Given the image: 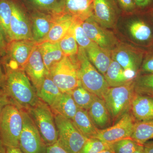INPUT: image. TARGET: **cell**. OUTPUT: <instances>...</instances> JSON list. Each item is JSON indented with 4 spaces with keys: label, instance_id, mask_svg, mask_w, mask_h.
I'll list each match as a JSON object with an SVG mask.
<instances>
[{
    "label": "cell",
    "instance_id": "cell-1",
    "mask_svg": "<svg viewBox=\"0 0 153 153\" xmlns=\"http://www.w3.org/2000/svg\"><path fill=\"white\" fill-rule=\"evenodd\" d=\"M4 67L5 79L1 90L10 103L26 110L34 106L39 98L24 69Z\"/></svg>",
    "mask_w": 153,
    "mask_h": 153
},
{
    "label": "cell",
    "instance_id": "cell-2",
    "mask_svg": "<svg viewBox=\"0 0 153 153\" xmlns=\"http://www.w3.org/2000/svg\"><path fill=\"white\" fill-rule=\"evenodd\" d=\"M75 57L81 85L91 93L103 99L109 88L104 76L90 62L83 48L79 47Z\"/></svg>",
    "mask_w": 153,
    "mask_h": 153
},
{
    "label": "cell",
    "instance_id": "cell-3",
    "mask_svg": "<svg viewBox=\"0 0 153 153\" xmlns=\"http://www.w3.org/2000/svg\"><path fill=\"white\" fill-rule=\"evenodd\" d=\"M23 123L22 109L12 103L4 107L0 117V137L6 147H19Z\"/></svg>",
    "mask_w": 153,
    "mask_h": 153
},
{
    "label": "cell",
    "instance_id": "cell-4",
    "mask_svg": "<svg viewBox=\"0 0 153 153\" xmlns=\"http://www.w3.org/2000/svg\"><path fill=\"white\" fill-rule=\"evenodd\" d=\"M26 111L32 118L47 147L57 143L58 132L55 114L50 107L39 99L36 105Z\"/></svg>",
    "mask_w": 153,
    "mask_h": 153
},
{
    "label": "cell",
    "instance_id": "cell-5",
    "mask_svg": "<svg viewBox=\"0 0 153 153\" xmlns=\"http://www.w3.org/2000/svg\"><path fill=\"white\" fill-rule=\"evenodd\" d=\"M134 80L120 86L109 87L103 97V100L114 120L120 118L131 109L136 94Z\"/></svg>",
    "mask_w": 153,
    "mask_h": 153
},
{
    "label": "cell",
    "instance_id": "cell-6",
    "mask_svg": "<svg viewBox=\"0 0 153 153\" xmlns=\"http://www.w3.org/2000/svg\"><path fill=\"white\" fill-rule=\"evenodd\" d=\"M64 56L50 69L48 76L62 92H70L81 85L76 57Z\"/></svg>",
    "mask_w": 153,
    "mask_h": 153
},
{
    "label": "cell",
    "instance_id": "cell-7",
    "mask_svg": "<svg viewBox=\"0 0 153 153\" xmlns=\"http://www.w3.org/2000/svg\"><path fill=\"white\" fill-rule=\"evenodd\" d=\"M58 132L57 142L68 153H79L88 139L78 130L72 121L55 114Z\"/></svg>",
    "mask_w": 153,
    "mask_h": 153
},
{
    "label": "cell",
    "instance_id": "cell-8",
    "mask_svg": "<svg viewBox=\"0 0 153 153\" xmlns=\"http://www.w3.org/2000/svg\"><path fill=\"white\" fill-rule=\"evenodd\" d=\"M22 111L24 123L19 148L23 153H47V146L32 118L25 110Z\"/></svg>",
    "mask_w": 153,
    "mask_h": 153
},
{
    "label": "cell",
    "instance_id": "cell-9",
    "mask_svg": "<svg viewBox=\"0 0 153 153\" xmlns=\"http://www.w3.org/2000/svg\"><path fill=\"white\" fill-rule=\"evenodd\" d=\"M146 53L144 50L124 44L118 45L111 52L113 60L135 79L138 76Z\"/></svg>",
    "mask_w": 153,
    "mask_h": 153
},
{
    "label": "cell",
    "instance_id": "cell-10",
    "mask_svg": "<svg viewBox=\"0 0 153 153\" xmlns=\"http://www.w3.org/2000/svg\"><path fill=\"white\" fill-rule=\"evenodd\" d=\"M136 122L131 113H126L114 125L99 129L92 138L112 145L120 140L131 137Z\"/></svg>",
    "mask_w": 153,
    "mask_h": 153
},
{
    "label": "cell",
    "instance_id": "cell-11",
    "mask_svg": "<svg viewBox=\"0 0 153 153\" xmlns=\"http://www.w3.org/2000/svg\"><path fill=\"white\" fill-rule=\"evenodd\" d=\"M11 3L12 16L9 28L10 42L33 40L32 27L25 9L16 0H11Z\"/></svg>",
    "mask_w": 153,
    "mask_h": 153
},
{
    "label": "cell",
    "instance_id": "cell-12",
    "mask_svg": "<svg viewBox=\"0 0 153 153\" xmlns=\"http://www.w3.org/2000/svg\"><path fill=\"white\" fill-rule=\"evenodd\" d=\"M37 43L33 40H22L9 42L7 54L3 60L5 67L22 68L27 62Z\"/></svg>",
    "mask_w": 153,
    "mask_h": 153
},
{
    "label": "cell",
    "instance_id": "cell-13",
    "mask_svg": "<svg viewBox=\"0 0 153 153\" xmlns=\"http://www.w3.org/2000/svg\"><path fill=\"white\" fill-rule=\"evenodd\" d=\"M82 26L89 39L101 48L111 52L118 45L112 33L100 26L92 16L82 22Z\"/></svg>",
    "mask_w": 153,
    "mask_h": 153
},
{
    "label": "cell",
    "instance_id": "cell-14",
    "mask_svg": "<svg viewBox=\"0 0 153 153\" xmlns=\"http://www.w3.org/2000/svg\"><path fill=\"white\" fill-rule=\"evenodd\" d=\"M24 70L37 91L48 74L38 44L30 55Z\"/></svg>",
    "mask_w": 153,
    "mask_h": 153
},
{
    "label": "cell",
    "instance_id": "cell-15",
    "mask_svg": "<svg viewBox=\"0 0 153 153\" xmlns=\"http://www.w3.org/2000/svg\"><path fill=\"white\" fill-rule=\"evenodd\" d=\"M92 13L94 20L102 27L111 28L117 19V10L113 0H93Z\"/></svg>",
    "mask_w": 153,
    "mask_h": 153
},
{
    "label": "cell",
    "instance_id": "cell-16",
    "mask_svg": "<svg viewBox=\"0 0 153 153\" xmlns=\"http://www.w3.org/2000/svg\"><path fill=\"white\" fill-rule=\"evenodd\" d=\"M93 0H60L61 13L83 22L93 15Z\"/></svg>",
    "mask_w": 153,
    "mask_h": 153
},
{
    "label": "cell",
    "instance_id": "cell-17",
    "mask_svg": "<svg viewBox=\"0 0 153 153\" xmlns=\"http://www.w3.org/2000/svg\"><path fill=\"white\" fill-rule=\"evenodd\" d=\"M33 39L37 44L42 43L47 37L55 22L51 14L32 10L30 15Z\"/></svg>",
    "mask_w": 153,
    "mask_h": 153
},
{
    "label": "cell",
    "instance_id": "cell-18",
    "mask_svg": "<svg viewBox=\"0 0 153 153\" xmlns=\"http://www.w3.org/2000/svg\"><path fill=\"white\" fill-rule=\"evenodd\" d=\"M131 109L136 121L153 120V97L136 94Z\"/></svg>",
    "mask_w": 153,
    "mask_h": 153
},
{
    "label": "cell",
    "instance_id": "cell-19",
    "mask_svg": "<svg viewBox=\"0 0 153 153\" xmlns=\"http://www.w3.org/2000/svg\"><path fill=\"white\" fill-rule=\"evenodd\" d=\"M85 50L90 62L104 76L112 60L111 52L101 48L94 42Z\"/></svg>",
    "mask_w": 153,
    "mask_h": 153
},
{
    "label": "cell",
    "instance_id": "cell-20",
    "mask_svg": "<svg viewBox=\"0 0 153 153\" xmlns=\"http://www.w3.org/2000/svg\"><path fill=\"white\" fill-rule=\"evenodd\" d=\"M52 16L55 18V22L43 42H59L68 32L75 21L73 17L66 14Z\"/></svg>",
    "mask_w": 153,
    "mask_h": 153
},
{
    "label": "cell",
    "instance_id": "cell-21",
    "mask_svg": "<svg viewBox=\"0 0 153 153\" xmlns=\"http://www.w3.org/2000/svg\"><path fill=\"white\" fill-rule=\"evenodd\" d=\"M47 73L64 57L59 42L45 41L38 44Z\"/></svg>",
    "mask_w": 153,
    "mask_h": 153
},
{
    "label": "cell",
    "instance_id": "cell-22",
    "mask_svg": "<svg viewBox=\"0 0 153 153\" xmlns=\"http://www.w3.org/2000/svg\"><path fill=\"white\" fill-rule=\"evenodd\" d=\"M88 112L97 128L103 129L109 127L111 117L103 99L97 97L88 109Z\"/></svg>",
    "mask_w": 153,
    "mask_h": 153
},
{
    "label": "cell",
    "instance_id": "cell-23",
    "mask_svg": "<svg viewBox=\"0 0 153 153\" xmlns=\"http://www.w3.org/2000/svg\"><path fill=\"white\" fill-rule=\"evenodd\" d=\"M128 28L131 36L137 42L147 45L153 43V27L149 22L136 19L131 22Z\"/></svg>",
    "mask_w": 153,
    "mask_h": 153
},
{
    "label": "cell",
    "instance_id": "cell-24",
    "mask_svg": "<svg viewBox=\"0 0 153 153\" xmlns=\"http://www.w3.org/2000/svg\"><path fill=\"white\" fill-rule=\"evenodd\" d=\"M54 114H59L68 119L72 120L78 107L69 92H63L51 107Z\"/></svg>",
    "mask_w": 153,
    "mask_h": 153
},
{
    "label": "cell",
    "instance_id": "cell-25",
    "mask_svg": "<svg viewBox=\"0 0 153 153\" xmlns=\"http://www.w3.org/2000/svg\"><path fill=\"white\" fill-rule=\"evenodd\" d=\"M104 76L109 87L123 85L135 79L117 62L113 60Z\"/></svg>",
    "mask_w": 153,
    "mask_h": 153
},
{
    "label": "cell",
    "instance_id": "cell-26",
    "mask_svg": "<svg viewBox=\"0 0 153 153\" xmlns=\"http://www.w3.org/2000/svg\"><path fill=\"white\" fill-rule=\"evenodd\" d=\"M71 120L78 130L88 139L93 137L99 129L94 123L87 110L78 108Z\"/></svg>",
    "mask_w": 153,
    "mask_h": 153
},
{
    "label": "cell",
    "instance_id": "cell-27",
    "mask_svg": "<svg viewBox=\"0 0 153 153\" xmlns=\"http://www.w3.org/2000/svg\"><path fill=\"white\" fill-rule=\"evenodd\" d=\"M63 93L48 74L41 87L36 91L38 98L51 107Z\"/></svg>",
    "mask_w": 153,
    "mask_h": 153
},
{
    "label": "cell",
    "instance_id": "cell-28",
    "mask_svg": "<svg viewBox=\"0 0 153 153\" xmlns=\"http://www.w3.org/2000/svg\"><path fill=\"white\" fill-rule=\"evenodd\" d=\"M131 138L142 146L153 140V120L136 122Z\"/></svg>",
    "mask_w": 153,
    "mask_h": 153
},
{
    "label": "cell",
    "instance_id": "cell-29",
    "mask_svg": "<svg viewBox=\"0 0 153 153\" xmlns=\"http://www.w3.org/2000/svg\"><path fill=\"white\" fill-rule=\"evenodd\" d=\"M32 10L52 15L61 14L60 0H26Z\"/></svg>",
    "mask_w": 153,
    "mask_h": 153
},
{
    "label": "cell",
    "instance_id": "cell-30",
    "mask_svg": "<svg viewBox=\"0 0 153 153\" xmlns=\"http://www.w3.org/2000/svg\"><path fill=\"white\" fill-rule=\"evenodd\" d=\"M69 93L79 108L88 111L97 96L86 90L82 85L74 88Z\"/></svg>",
    "mask_w": 153,
    "mask_h": 153
},
{
    "label": "cell",
    "instance_id": "cell-31",
    "mask_svg": "<svg viewBox=\"0 0 153 153\" xmlns=\"http://www.w3.org/2000/svg\"><path fill=\"white\" fill-rule=\"evenodd\" d=\"M59 43L64 56L71 57L77 54L79 46L74 37V24Z\"/></svg>",
    "mask_w": 153,
    "mask_h": 153
},
{
    "label": "cell",
    "instance_id": "cell-32",
    "mask_svg": "<svg viewBox=\"0 0 153 153\" xmlns=\"http://www.w3.org/2000/svg\"><path fill=\"white\" fill-rule=\"evenodd\" d=\"M11 16V0H0V26L8 43L10 42L9 28Z\"/></svg>",
    "mask_w": 153,
    "mask_h": 153
},
{
    "label": "cell",
    "instance_id": "cell-33",
    "mask_svg": "<svg viewBox=\"0 0 153 153\" xmlns=\"http://www.w3.org/2000/svg\"><path fill=\"white\" fill-rule=\"evenodd\" d=\"M134 82L136 93L153 97V74H140Z\"/></svg>",
    "mask_w": 153,
    "mask_h": 153
},
{
    "label": "cell",
    "instance_id": "cell-34",
    "mask_svg": "<svg viewBox=\"0 0 153 153\" xmlns=\"http://www.w3.org/2000/svg\"><path fill=\"white\" fill-rule=\"evenodd\" d=\"M111 149H113L112 144L91 138L88 139L79 153H100L105 150Z\"/></svg>",
    "mask_w": 153,
    "mask_h": 153
},
{
    "label": "cell",
    "instance_id": "cell-35",
    "mask_svg": "<svg viewBox=\"0 0 153 153\" xmlns=\"http://www.w3.org/2000/svg\"><path fill=\"white\" fill-rule=\"evenodd\" d=\"M82 22L75 20L74 23V37L79 47L85 49L93 41L88 37L82 26Z\"/></svg>",
    "mask_w": 153,
    "mask_h": 153
},
{
    "label": "cell",
    "instance_id": "cell-36",
    "mask_svg": "<svg viewBox=\"0 0 153 153\" xmlns=\"http://www.w3.org/2000/svg\"><path fill=\"white\" fill-rule=\"evenodd\" d=\"M140 145L130 137L114 143L112 144V148L115 153H133Z\"/></svg>",
    "mask_w": 153,
    "mask_h": 153
},
{
    "label": "cell",
    "instance_id": "cell-37",
    "mask_svg": "<svg viewBox=\"0 0 153 153\" xmlns=\"http://www.w3.org/2000/svg\"><path fill=\"white\" fill-rule=\"evenodd\" d=\"M153 74V46L146 52L141 66L140 74Z\"/></svg>",
    "mask_w": 153,
    "mask_h": 153
},
{
    "label": "cell",
    "instance_id": "cell-38",
    "mask_svg": "<svg viewBox=\"0 0 153 153\" xmlns=\"http://www.w3.org/2000/svg\"><path fill=\"white\" fill-rule=\"evenodd\" d=\"M8 42L0 26V57H5Z\"/></svg>",
    "mask_w": 153,
    "mask_h": 153
},
{
    "label": "cell",
    "instance_id": "cell-39",
    "mask_svg": "<svg viewBox=\"0 0 153 153\" xmlns=\"http://www.w3.org/2000/svg\"><path fill=\"white\" fill-rule=\"evenodd\" d=\"M121 7L126 11H131L135 7L133 0H118Z\"/></svg>",
    "mask_w": 153,
    "mask_h": 153
},
{
    "label": "cell",
    "instance_id": "cell-40",
    "mask_svg": "<svg viewBox=\"0 0 153 153\" xmlns=\"http://www.w3.org/2000/svg\"><path fill=\"white\" fill-rule=\"evenodd\" d=\"M47 153H68L58 143L47 147Z\"/></svg>",
    "mask_w": 153,
    "mask_h": 153
},
{
    "label": "cell",
    "instance_id": "cell-41",
    "mask_svg": "<svg viewBox=\"0 0 153 153\" xmlns=\"http://www.w3.org/2000/svg\"><path fill=\"white\" fill-rule=\"evenodd\" d=\"M10 103H11L10 102L8 99L7 97L3 92L0 89V117L3 108L7 105Z\"/></svg>",
    "mask_w": 153,
    "mask_h": 153
},
{
    "label": "cell",
    "instance_id": "cell-42",
    "mask_svg": "<svg viewBox=\"0 0 153 153\" xmlns=\"http://www.w3.org/2000/svg\"><path fill=\"white\" fill-rule=\"evenodd\" d=\"M153 0H133L135 7L140 9L147 7L150 5Z\"/></svg>",
    "mask_w": 153,
    "mask_h": 153
},
{
    "label": "cell",
    "instance_id": "cell-43",
    "mask_svg": "<svg viewBox=\"0 0 153 153\" xmlns=\"http://www.w3.org/2000/svg\"><path fill=\"white\" fill-rule=\"evenodd\" d=\"M143 146L145 153H153V140L149 141Z\"/></svg>",
    "mask_w": 153,
    "mask_h": 153
},
{
    "label": "cell",
    "instance_id": "cell-44",
    "mask_svg": "<svg viewBox=\"0 0 153 153\" xmlns=\"http://www.w3.org/2000/svg\"><path fill=\"white\" fill-rule=\"evenodd\" d=\"M5 79V74L2 68L1 65L0 63V89H1L4 84Z\"/></svg>",
    "mask_w": 153,
    "mask_h": 153
},
{
    "label": "cell",
    "instance_id": "cell-45",
    "mask_svg": "<svg viewBox=\"0 0 153 153\" xmlns=\"http://www.w3.org/2000/svg\"><path fill=\"white\" fill-rule=\"evenodd\" d=\"M7 153H23L19 148H7Z\"/></svg>",
    "mask_w": 153,
    "mask_h": 153
},
{
    "label": "cell",
    "instance_id": "cell-46",
    "mask_svg": "<svg viewBox=\"0 0 153 153\" xmlns=\"http://www.w3.org/2000/svg\"><path fill=\"white\" fill-rule=\"evenodd\" d=\"M0 153H7V147L0 137Z\"/></svg>",
    "mask_w": 153,
    "mask_h": 153
},
{
    "label": "cell",
    "instance_id": "cell-47",
    "mask_svg": "<svg viewBox=\"0 0 153 153\" xmlns=\"http://www.w3.org/2000/svg\"><path fill=\"white\" fill-rule=\"evenodd\" d=\"M133 153H145L143 146L140 145L139 146V147Z\"/></svg>",
    "mask_w": 153,
    "mask_h": 153
},
{
    "label": "cell",
    "instance_id": "cell-48",
    "mask_svg": "<svg viewBox=\"0 0 153 153\" xmlns=\"http://www.w3.org/2000/svg\"><path fill=\"white\" fill-rule=\"evenodd\" d=\"M100 153H115V152L113 149H111L105 150L102 151V152Z\"/></svg>",
    "mask_w": 153,
    "mask_h": 153
},
{
    "label": "cell",
    "instance_id": "cell-49",
    "mask_svg": "<svg viewBox=\"0 0 153 153\" xmlns=\"http://www.w3.org/2000/svg\"><path fill=\"white\" fill-rule=\"evenodd\" d=\"M152 16H153V14H152Z\"/></svg>",
    "mask_w": 153,
    "mask_h": 153
}]
</instances>
